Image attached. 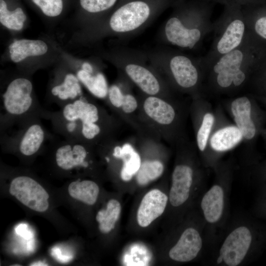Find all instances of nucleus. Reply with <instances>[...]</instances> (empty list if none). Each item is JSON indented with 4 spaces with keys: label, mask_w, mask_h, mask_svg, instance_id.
I'll return each instance as SVG.
<instances>
[{
    "label": "nucleus",
    "mask_w": 266,
    "mask_h": 266,
    "mask_svg": "<svg viewBox=\"0 0 266 266\" xmlns=\"http://www.w3.org/2000/svg\"><path fill=\"white\" fill-rule=\"evenodd\" d=\"M46 264L43 263H39V262H35L33 263V265H31V266H47V265H45Z\"/></svg>",
    "instance_id": "nucleus-35"
},
{
    "label": "nucleus",
    "mask_w": 266,
    "mask_h": 266,
    "mask_svg": "<svg viewBox=\"0 0 266 266\" xmlns=\"http://www.w3.org/2000/svg\"><path fill=\"white\" fill-rule=\"evenodd\" d=\"M247 33L255 41L266 47V12H257L249 6H242Z\"/></svg>",
    "instance_id": "nucleus-22"
},
{
    "label": "nucleus",
    "mask_w": 266,
    "mask_h": 266,
    "mask_svg": "<svg viewBox=\"0 0 266 266\" xmlns=\"http://www.w3.org/2000/svg\"><path fill=\"white\" fill-rule=\"evenodd\" d=\"M214 120V118L210 113H206L204 116L197 136L198 145L200 151H203L206 147Z\"/></svg>",
    "instance_id": "nucleus-29"
},
{
    "label": "nucleus",
    "mask_w": 266,
    "mask_h": 266,
    "mask_svg": "<svg viewBox=\"0 0 266 266\" xmlns=\"http://www.w3.org/2000/svg\"><path fill=\"white\" fill-rule=\"evenodd\" d=\"M231 109L237 127L243 137L252 139L255 134L256 128L250 117L251 105L249 100L246 97L236 99L232 103Z\"/></svg>",
    "instance_id": "nucleus-18"
},
{
    "label": "nucleus",
    "mask_w": 266,
    "mask_h": 266,
    "mask_svg": "<svg viewBox=\"0 0 266 266\" xmlns=\"http://www.w3.org/2000/svg\"><path fill=\"white\" fill-rule=\"evenodd\" d=\"M224 203L222 188L217 185H214L204 194L200 204L204 217L207 222L213 224L220 219Z\"/></svg>",
    "instance_id": "nucleus-19"
},
{
    "label": "nucleus",
    "mask_w": 266,
    "mask_h": 266,
    "mask_svg": "<svg viewBox=\"0 0 266 266\" xmlns=\"http://www.w3.org/2000/svg\"><path fill=\"white\" fill-rule=\"evenodd\" d=\"M43 108L33 95L32 81L24 77L11 80L1 95L0 131L35 115Z\"/></svg>",
    "instance_id": "nucleus-6"
},
{
    "label": "nucleus",
    "mask_w": 266,
    "mask_h": 266,
    "mask_svg": "<svg viewBox=\"0 0 266 266\" xmlns=\"http://www.w3.org/2000/svg\"><path fill=\"white\" fill-rule=\"evenodd\" d=\"M242 137V134L237 127H227L219 130L212 135L210 145L216 151H224L235 146Z\"/></svg>",
    "instance_id": "nucleus-25"
},
{
    "label": "nucleus",
    "mask_w": 266,
    "mask_h": 266,
    "mask_svg": "<svg viewBox=\"0 0 266 266\" xmlns=\"http://www.w3.org/2000/svg\"><path fill=\"white\" fill-rule=\"evenodd\" d=\"M76 75L93 96L101 99L106 98L109 87L102 73L91 74L81 69L77 72Z\"/></svg>",
    "instance_id": "nucleus-26"
},
{
    "label": "nucleus",
    "mask_w": 266,
    "mask_h": 266,
    "mask_svg": "<svg viewBox=\"0 0 266 266\" xmlns=\"http://www.w3.org/2000/svg\"><path fill=\"white\" fill-rule=\"evenodd\" d=\"M9 178V193L27 208L43 213L49 207V195L40 183L30 173L18 170L4 172Z\"/></svg>",
    "instance_id": "nucleus-8"
},
{
    "label": "nucleus",
    "mask_w": 266,
    "mask_h": 266,
    "mask_svg": "<svg viewBox=\"0 0 266 266\" xmlns=\"http://www.w3.org/2000/svg\"><path fill=\"white\" fill-rule=\"evenodd\" d=\"M9 49L11 60L19 63L28 57L45 54L48 46L42 40L23 39L13 41Z\"/></svg>",
    "instance_id": "nucleus-21"
},
{
    "label": "nucleus",
    "mask_w": 266,
    "mask_h": 266,
    "mask_svg": "<svg viewBox=\"0 0 266 266\" xmlns=\"http://www.w3.org/2000/svg\"><path fill=\"white\" fill-rule=\"evenodd\" d=\"M193 182V170L188 166H176L172 174L169 200L171 205L178 207L188 200Z\"/></svg>",
    "instance_id": "nucleus-15"
},
{
    "label": "nucleus",
    "mask_w": 266,
    "mask_h": 266,
    "mask_svg": "<svg viewBox=\"0 0 266 266\" xmlns=\"http://www.w3.org/2000/svg\"><path fill=\"white\" fill-rule=\"evenodd\" d=\"M164 166L159 160H147L141 163L136 174V180L140 186H145L159 178L163 173Z\"/></svg>",
    "instance_id": "nucleus-27"
},
{
    "label": "nucleus",
    "mask_w": 266,
    "mask_h": 266,
    "mask_svg": "<svg viewBox=\"0 0 266 266\" xmlns=\"http://www.w3.org/2000/svg\"><path fill=\"white\" fill-rule=\"evenodd\" d=\"M252 240L251 231L246 226L234 229L225 238L220 250L217 263L224 262L228 266H236L244 260Z\"/></svg>",
    "instance_id": "nucleus-12"
},
{
    "label": "nucleus",
    "mask_w": 266,
    "mask_h": 266,
    "mask_svg": "<svg viewBox=\"0 0 266 266\" xmlns=\"http://www.w3.org/2000/svg\"><path fill=\"white\" fill-rule=\"evenodd\" d=\"M262 66L266 68V59L262 63Z\"/></svg>",
    "instance_id": "nucleus-36"
},
{
    "label": "nucleus",
    "mask_w": 266,
    "mask_h": 266,
    "mask_svg": "<svg viewBox=\"0 0 266 266\" xmlns=\"http://www.w3.org/2000/svg\"><path fill=\"white\" fill-rule=\"evenodd\" d=\"M40 115H35L0 131L2 151L31 162L44 149L53 137L42 124Z\"/></svg>",
    "instance_id": "nucleus-4"
},
{
    "label": "nucleus",
    "mask_w": 266,
    "mask_h": 266,
    "mask_svg": "<svg viewBox=\"0 0 266 266\" xmlns=\"http://www.w3.org/2000/svg\"><path fill=\"white\" fill-rule=\"evenodd\" d=\"M50 94V101L60 108L83 96L80 81L72 73H66L59 82L53 84Z\"/></svg>",
    "instance_id": "nucleus-16"
},
{
    "label": "nucleus",
    "mask_w": 266,
    "mask_h": 266,
    "mask_svg": "<svg viewBox=\"0 0 266 266\" xmlns=\"http://www.w3.org/2000/svg\"><path fill=\"white\" fill-rule=\"evenodd\" d=\"M205 0L195 8L170 17L164 28L168 43L180 49L193 50L213 31L211 10Z\"/></svg>",
    "instance_id": "nucleus-3"
},
{
    "label": "nucleus",
    "mask_w": 266,
    "mask_h": 266,
    "mask_svg": "<svg viewBox=\"0 0 266 266\" xmlns=\"http://www.w3.org/2000/svg\"><path fill=\"white\" fill-rule=\"evenodd\" d=\"M200 59L196 60L183 53L168 51L161 56V67L171 76L179 87L184 89L193 88L199 78Z\"/></svg>",
    "instance_id": "nucleus-9"
},
{
    "label": "nucleus",
    "mask_w": 266,
    "mask_h": 266,
    "mask_svg": "<svg viewBox=\"0 0 266 266\" xmlns=\"http://www.w3.org/2000/svg\"><path fill=\"white\" fill-rule=\"evenodd\" d=\"M138 103L135 98L132 94H125V99L121 110L126 114H131L136 110Z\"/></svg>",
    "instance_id": "nucleus-32"
},
{
    "label": "nucleus",
    "mask_w": 266,
    "mask_h": 266,
    "mask_svg": "<svg viewBox=\"0 0 266 266\" xmlns=\"http://www.w3.org/2000/svg\"><path fill=\"white\" fill-rule=\"evenodd\" d=\"M52 141L50 157L52 166L58 173L66 176H79L92 170L96 146L65 139Z\"/></svg>",
    "instance_id": "nucleus-7"
},
{
    "label": "nucleus",
    "mask_w": 266,
    "mask_h": 266,
    "mask_svg": "<svg viewBox=\"0 0 266 266\" xmlns=\"http://www.w3.org/2000/svg\"><path fill=\"white\" fill-rule=\"evenodd\" d=\"M117 0H80L81 7L88 12L96 13L112 7Z\"/></svg>",
    "instance_id": "nucleus-31"
},
{
    "label": "nucleus",
    "mask_w": 266,
    "mask_h": 266,
    "mask_svg": "<svg viewBox=\"0 0 266 266\" xmlns=\"http://www.w3.org/2000/svg\"><path fill=\"white\" fill-rule=\"evenodd\" d=\"M206 1H212L214 2H217L224 4L227 5L229 4L235 3L238 4L241 6H245L247 5L252 4L253 3V0H204Z\"/></svg>",
    "instance_id": "nucleus-33"
},
{
    "label": "nucleus",
    "mask_w": 266,
    "mask_h": 266,
    "mask_svg": "<svg viewBox=\"0 0 266 266\" xmlns=\"http://www.w3.org/2000/svg\"><path fill=\"white\" fill-rule=\"evenodd\" d=\"M32 1L47 16H57L61 13L63 10L62 0H32Z\"/></svg>",
    "instance_id": "nucleus-30"
},
{
    "label": "nucleus",
    "mask_w": 266,
    "mask_h": 266,
    "mask_svg": "<svg viewBox=\"0 0 266 266\" xmlns=\"http://www.w3.org/2000/svg\"><path fill=\"white\" fill-rule=\"evenodd\" d=\"M202 245V239L199 232L193 228H188L170 249L168 255L170 259L175 261L189 262L198 256Z\"/></svg>",
    "instance_id": "nucleus-14"
},
{
    "label": "nucleus",
    "mask_w": 266,
    "mask_h": 266,
    "mask_svg": "<svg viewBox=\"0 0 266 266\" xmlns=\"http://www.w3.org/2000/svg\"><path fill=\"white\" fill-rule=\"evenodd\" d=\"M41 117L50 121L54 131L65 139L79 141L81 131L94 123H113L105 111L85 97L68 103L58 111L43 110Z\"/></svg>",
    "instance_id": "nucleus-2"
},
{
    "label": "nucleus",
    "mask_w": 266,
    "mask_h": 266,
    "mask_svg": "<svg viewBox=\"0 0 266 266\" xmlns=\"http://www.w3.org/2000/svg\"><path fill=\"white\" fill-rule=\"evenodd\" d=\"M26 16L22 8H16L13 11H9L6 2L0 0V22L7 28L15 31L21 30Z\"/></svg>",
    "instance_id": "nucleus-28"
},
{
    "label": "nucleus",
    "mask_w": 266,
    "mask_h": 266,
    "mask_svg": "<svg viewBox=\"0 0 266 266\" xmlns=\"http://www.w3.org/2000/svg\"><path fill=\"white\" fill-rule=\"evenodd\" d=\"M151 9L141 0L129 2L118 8L111 15L109 25L115 33H131L140 30L149 22Z\"/></svg>",
    "instance_id": "nucleus-10"
},
{
    "label": "nucleus",
    "mask_w": 266,
    "mask_h": 266,
    "mask_svg": "<svg viewBox=\"0 0 266 266\" xmlns=\"http://www.w3.org/2000/svg\"><path fill=\"white\" fill-rule=\"evenodd\" d=\"M266 59V47L247 32L245 40L238 47L220 56L206 69L215 75L220 88L237 87L244 83L248 73L257 69Z\"/></svg>",
    "instance_id": "nucleus-1"
},
{
    "label": "nucleus",
    "mask_w": 266,
    "mask_h": 266,
    "mask_svg": "<svg viewBox=\"0 0 266 266\" xmlns=\"http://www.w3.org/2000/svg\"><path fill=\"white\" fill-rule=\"evenodd\" d=\"M67 192L73 200L88 205H93L98 200L100 188L93 180L77 179L69 183Z\"/></svg>",
    "instance_id": "nucleus-20"
},
{
    "label": "nucleus",
    "mask_w": 266,
    "mask_h": 266,
    "mask_svg": "<svg viewBox=\"0 0 266 266\" xmlns=\"http://www.w3.org/2000/svg\"><path fill=\"white\" fill-rule=\"evenodd\" d=\"M120 68L147 96L161 97L162 84L156 73L141 61L120 56Z\"/></svg>",
    "instance_id": "nucleus-11"
},
{
    "label": "nucleus",
    "mask_w": 266,
    "mask_h": 266,
    "mask_svg": "<svg viewBox=\"0 0 266 266\" xmlns=\"http://www.w3.org/2000/svg\"><path fill=\"white\" fill-rule=\"evenodd\" d=\"M225 6L221 17L213 23L214 39L210 50L200 59L204 68L220 56L238 47L247 35L242 6L235 3Z\"/></svg>",
    "instance_id": "nucleus-5"
},
{
    "label": "nucleus",
    "mask_w": 266,
    "mask_h": 266,
    "mask_svg": "<svg viewBox=\"0 0 266 266\" xmlns=\"http://www.w3.org/2000/svg\"><path fill=\"white\" fill-rule=\"evenodd\" d=\"M81 69L91 74H94V70L93 67L89 63H84L81 66Z\"/></svg>",
    "instance_id": "nucleus-34"
},
{
    "label": "nucleus",
    "mask_w": 266,
    "mask_h": 266,
    "mask_svg": "<svg viewBox=\"0 0 266 266\" xmlns=\"http://www.w3.org/2000/svg\"><path fill=\"white\" fill-rule=\"evenodd\" d=\"M168 201L167 196L158 189L147 192L138 208L136 219L139 226L146 228L164 212Z\"/></svg>",
    "instance_id": "nucleus-13"
},
{
    "label": "nucleus",
    "mask_w": 266,
    "mask_h": 266,
    "mask_svg": "<svg viewBox=\"0 0 266 266\" xmlns=\"http://www.w3.org/2000/svg\"><path fill=\"white\" fill-rule=\"evenodd\" d=\"M120 152L117 159H121L123 165L120 172V176L124 181H130L136 175L141 164V158L139 154L129 143L121 146Z\"/></svg>",
    "instance_id": "nucleus-24"
},
{
    "label": "nucleus",
    "mask_w": 266,
    "mask_h": 266,
    "mask_svg": "<svg viewBox=\"0 0 266 266\" xmlns=\"http://www.w3.org/2000/svg\"><path fill=\"white\" fill-rule=\"evenodd\" d=\"M121 211L120 202L115 199L109 200L105 208L99 210L96 216L100 231L103 234H107L115 228Z\"/></svg>",
    "instance_id": "nucleus-23"
},
{
    "label": "nucleus",
    "mask_w": 266,
    "mask_h": 266,
    "mask_svg": "<svg viewBox=\"0 0 266 266\" xmlns=\"http://www.w3.org/2000/svg\"><path fill=\"white\" fill-rule=\"evenodd\" d=\"M142 108L149 120L160 127L170 125L175 116L173 107L161 97L147 95L143 101Z\"/></svg>",
    "instance_id": "nucleus-17"
}]
</instances>
